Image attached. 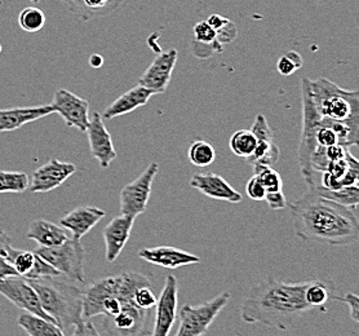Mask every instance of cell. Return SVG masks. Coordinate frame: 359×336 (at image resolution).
I'll return each instance as SVG.
<instances>
[{
  "instance_id": "1",
  "label": "cell",
  "mask_w": 359,
  "mask_h": 336,
  "mask_svg": "<svg viewBox=\"0 0 359 336\" xmlns=\"http://www.w3.org/2000/svg\"><path fill=\"white\" fill-rule=\"evenodd\" d=\"M296 236L302 241L351 246L359 238L358 219L349 207L319 197L308 189L290 205Z\"/></svg>"
},
{
  "instance_id": "2",
  "label": "cell",
  "mask_w": 359,
  "mask_h": 336,
  "mask_svg": "<svg viewBox=\"0 0 359 336\" xmlns=\"http://www.w3.org/2000/svg\"><path fill=\"white\" fill-rule=\"evenodd\" d=\"M308 283L309 279L283 282L274 277L255 283L241 305V318L287 331L311 311L304 297Z\"/></svg>"
},
{
  "instance_id": "3",
  "label": "cell",
  "mask_w": 359,
  "mask_h": 336,
  "mask_svg": "<svg viewBox=\"0 0 359 336\" xmlns=\"http://www.w3.org/2000/svg\"><path fill=\"white\" fill-rule=\"evenodd\" d=\"M142 286H153V283L149 276L139 271H127L92 282L83 290V320L97 316L114 317L123 304L133 300L136 290Z\"/></svg>"
},
{
  "instance_id": "4",
  "label": "cell",
  "mask_w": 359,
  "mask_h": 336,
  "mask_svg": "<svg viewBox=\"0 0 359 336\" xmlns=\"http://www.w3.org/2000/svg\"><path fill=\"white\" fill-rule=\"evenodd\" d=\"M39 296L43 311L62 330L83 321V290L65 277L27 279Z\"/></svg>"
},
{
  "instance_id": "5",
  "label": "cell",
  "mask_w": 359,
  "mask_h": 336,
  "mask_svg": "<svg viewBox=\"0 0 359 336\" xmlns=\"http://www.w3.org/2000/svg\"><path fill=\"white\" fill-rule=\"evenodd\" d=\"M311 95L320 118L359 126V92L344 90L336 83L319 78L311 81Z\"/></svg>"
},
{
  "instance_id": "6",
  "label": "cell",
  "mask_w": 359,
  "mask_h": 336,
  "mask_svg": "<svg viewBox=\"0 0 359 336\" xmlns=\"http://www.w3.org/2000/svg\"><path fill=\"white\" fill-rule=\"evenodd\" d=\"M302 128L300 145L297 149V162L304 180L309 188L318 187V173L311 168V159L317 148L314 130L318 123L319 115L314 107L311 95V79L302 78Z\"/></svg>"
},
{
  "instance_id": "7",
  "label": "cell",
  "mask_w": 359,
  "mask_h": 336,
  "mask_svg": "<svg viewBox=\"0 0 359 336\" xmlns=\"http://www.w3.org/2000/svg\"><path fill=\"white\" fill-rule=\"evenodd\" d=\"M35 254L39 255L49 262L56 271L74 282H84V248L81 241L69 238L62 245L55 247L35 248Z\"/></svg>"
},
{
  "instance_id": "8",
  "label": "cell",
  "mask_w": 359,
  "mask_h": 336,
  "mask_svg": "<svg viewBox=\"0 0 359 336\" xmlns=\"http://www.w3.org/2000/svg\"><path fill=\"white\" fill-rule=\"evenodd\" d=\"M231 299L230 293H222L212 300L199 305H184L180 309V326L175 336H204L220 311Z\"/></svg>"
},
{
  "instance_id": "9",
  "label": "cell",
  "mask_w": 359,
  "mask_h": 336,
  "mask_svg": "<svg viewBox=\"0 0 359 336\" xmlns=\"http://www.w3.org/2000/svg\"><path fill=\"white\" fill-rule=\"evenodd\" d=\"M150 311L140 308L135 300L123 304L122 309L114 317L104 318L102 328L107 336H150Z\"/></svg>"
},
{
  "instance_id": "10",
  "label": "cell",
  "mask_w": 359,
  "mask_h": 336,
  "mask_svg": "<svg viewBox=\"0 0 359 336\" xmlns=\"http://www.w3.org/2000/svg\"><path fill=\"white\" fill-rule=\"evenodd\" d=\"M159 173V164L154 163L147 166V170L140 175L136 180L127 184L121 191V213L137 217L140 215L145 213L149 199L151 196L153 182L156 175Z\"/></svg>"
},
{
  "instance_id": "11",
  "label": "cell",
  "mask_w": 359,
  "mask_h": 336,
  "mask_svg": "<svg viewBox=\"0 0 359 336\" xmlns=\"http://www.w3.org/2000/svg\"><path fill=\"white\" fill-rule=\"evenodd\" d=\"M0 295L8 299L18 309H22L24 311L56 323L46 311H43L39 296L25 277L12 276L8 278L0 279Z\"/></svg>"
},
{
  "instance_id": "12",
  "label": "cell",
  "mask_w": 359,
  "mask_h": 336,
  "mask_svg": "<svg viewBox=\"0 0 359 336\" xmlns=\"http://www.w3.org/2000/svg\"><path fill=\"white\" fill-rule=\"evenodd\" d=\"M179 282L173 274H167L159 299L156 300V317L150 336H168L177 318Z\"/></svg>"
},
{
  "instance_id": "13",
  "label": "cell",
  "mask_w": 359,
  "mask_h": 336,
  "mask_svg": "<svg viewBox=\"0 0 359 336\" xmlns=\"http://www.w3.org/2000/svg\"><path fill=\"white\" fill-rule=\"evenodd\" d=\"M49 105L53 107L55 114L65 121L66 126L86 132L90 123V102L87 100L65 88H60L55 92Z\"/></svg>"
},
{
  "instance_id": "14",
  "label": "cell",
  "mask_w": 359,
  "mask_h": 336,
  "mask_svg": "<svg viewBox=\"0 0 359 336\" xmlns=\"http://www.w3.org/2000/svg\"><path fill=\"white\" fill-rule=\"evenodd\" d=\"M177 58L179 52L176 50L164 51L159 53L145 70V73L141 75L140 86L151 90L154 95L163 93L171 83Z\"/></svg>"
},
{
  "instance_id": "15",
  "label": "cell",
  "mask_w": 359,
  "mask_h": 336,
  "mask_svg": "<svg viewBox=\"0 0 359 336\" xmlns=\"http://www.w3.org/2000/svg\"><path fill=\"white\" fill-rule=\"evenodd\" d=\"M86 133L90 142V154L95 159H97L101 168H107L116 159L118 154L115 152L111 135L107 131L102 116L97 112L90 115Z\"/></svg>"
},
{
  "instance_id": "16",
  "label": "cell",
  "mask_w": 359,
  "mask_h": 336,
  "mask_svg": "<svg viewBox=\"0 0 359 336\" xmlns=\"http://www.w3.org/2000/svg\"><path fill=\"white\" fill-rule=\"evenodd\" d=\"M75 173H76L75 164L61 162L53 158L34 171L33 177L29 185V191L48 193L50 190L61 187Z\"/></svg>"
},
{
  "instance_id": "17",
  "label": "cell",
  "mask_w": 359,
  "mask_h": 336,
  "mask_svg": "<svg viewBox=\"0 0 359 336\" xmlns=\"http://www.w3.org/2000/svg\"><path fill=\"white\" fill-rule=\"evenodd\" d=\"M189 184L204 197L225 201L229 203H241L243 201V196L217 173H196L191 176Z\"/></svg>"
},
{
  "instance_id": "18",
  "label": "cell",
  "mask_w": 359,
  "mask_h": 336,
  "mask_svg": "<svg viewBox=\"0 0 359 336\" xmlns=\"http://www.w3.org/2000/svg\"><path fill=\"white\" fill-rule=\"evenodd\" d=\"M137 255L140 259L156 267H162L164 269H177L181 267H188L201 262L199 256L190 254L188 251H184L177 247H147L141 248Z\"/></svg>"
},
{
  "instance_id": "19",
  "label": "cell",
  "mask_w": 359,
  "mask_h": 336,
  "mask_svg": "<svg viewBox=\"0 0 359 336\" xmlns=\"http://www.w3.org/2000/svg\"><path fill=\"white\" fill-rule=\"evenodd\" d=\"M135 217L127 215H119L111 219L104 229V241H105V256L109 262H114L119 255L122 254L123 248L127 245L131 237V231L135 224Z\"/></svg>"
},
{
  "instance_id": "20",
  "label": "cell",
  "mask_w": 359,
  "mask_h": 336,
  "mask_svg": "<svg viewBox=\"0 0 359 336\" xmlns=\"http://www.w3.org/2000/svg\"><path fill=\"white\" fill-rule=\"evenodd\" d=\"M107 216V213L93 206H81L66 213L60 220V225L73 234L74 239L81 241L88 231Z\"/></svg>"
},
{
  "instance_id": "21",
  "label": "cell",
  "mask_w": 359,
  "mask_h": 336,
  "mask_svg": "<svg viewBox=\"0 0 359 336\" xmlns=\"http://www.w3.org/2000/svg\"><path fill=\"white\" fill-rule=\"evenodd\" d=\"M55 114L50 105L0 109V132H13L48 115Z\"/></svg>"
},
{
  "instance_id": "22",
  "label": "cell",
  "mask_w": 359,
  "mask_h": 336,
  "mask_svg": "<svg viewBox=\"0 0 359 336\" xmlns=\"http://www.w3.org/2000/svg\"><path fill=\"white\" fill-rule=\"evenodd\" d=\"M153 96H154V93L151 90L137 84L136 87L124 92L122 96H119L118 99L115 100L114 102H111L104 110L101 116H102V119H113L116 116L130 114L136 109L145 107L149 102V100L151 99Z\"/></svg>"
},
{
  "instance_id": "23",
  "label": "cell",
  "mask_w": 359,
  "mask_h": 336,
  "mask_svg": "<svg viewBox=\"0 0 359 336\" xmlns=\"http://www.w3.org/2000/svg\"><path fill=\"white\" fill-rule=\"evenodd\" d=\"M65 4L74 15L82 18L83 21H90L97 17L111 15L119 8L124 0H60Z\"/></svg>"
},
{
  "instance_id": "24",
  "label": "cell",
  "mask_w": 359,
  "mask_h": 336,
  "mask_svg": "<svg viewBox=\"0 0 359 336\" xmlns=\"http://www.w3.org/2000/svg\"><path fill=\"white\" fill-rule=\"evenodd\" d=\"M26 237L35 241L39 247L60 246L70 238L61 225H56L43 219L30 224Z\"/></svg>"
},
{
  "instance_id": "25",
  "label": "cell",
  "mask_w": 359,
  "mask_h": 336,
  "mask_svg": "<svg viewBox=\"0 0 359 336\" xmlns=\"http://www.w3.org/2000/svg\"><path fill=\"white\" fill-rule=\"evenodd\" d=\"M17 323L29 336H65L64 330L56 323L27 311L18 316Z\"/></svg>"
},
{
  "instance_id": "26",
  "label": "cell",
  "mask_w": 359,
  "mask_h": 336,
  "mask_svg": "<svg viewBox=\"0 0 359 336\" xmlns=\"http://www.w3.org/2000/svg\"><path fill=\"white\" fill-rule=\"evenodd\" d=\"M332 283L323 279H309V283L305 288V302L311 309L327 311L326 304L332 299Z\"/></svg>"
},
{
  "instance_id": "27",
  "label": "cell",
  "mask_w": 359,
  "mask_h": 336,
  "mask_svg": "<svg viewBox=\"0 0 359 336\" xmlns=\"http://www.w3.org/2000/svg\"><path fill=\"white\" fill-rule=\"evenodd\" d=\"M309 189H311L316 194H318L319 197L325 198V199H328V201H332V202L345 206V207H349L351 210H355L357 206H358V185L343 187V188L335 189V190L322 188L320 185Z\"/></svg>"
},
{
  "instance_id": "28",
  "label": "cell",
  "mask_w": 359,
  "mask_h": 336,
  "mask_svg": "<svg viewBox=\"0 0 359 336\" xmlns=\"http://www.w3.org/2000/svg\"><path fill=\"white\" fill-rule=\"evenodd\" d=\"M256 149L252 156L247 158L250 164H265V166H276L279 161L280 150L274 142V136L271 137H259Z\"/></svg>"
},
{
  "instance_id": "29",
  "label": "cell",
  "mask_w": 359,
  "mask_h": 336,
  "mask_svg": "<svg viewBox=\"0 0 359 336\" xmlns=\"http://www.w3.org/2000/svg\"><path fill=\"white\" fill-rule=\"evenodd\" d=\"M1 255L6 257V260L13 267L17 274L21 277H26L27 273L33 268L34 259H35L34 253L17 250L15 247H12V245H9L4 248Z\"/></svg>"
},
{
  "instance_id": "30",
  "label": "cell",
  "mask_w": 359,
  "mask_h": 336,
  "mask_svg": "<svg viewBox=\"0 0 359 336\" xmlns=\"http://www.w3.org/2000/svg\"><path fill=\"white\" fill-rule=\"evenodd\" d=\"M257 140L255 137L251 130H239L234 132L229 141L230 150L241 158H250L252 156L255 149H256Z\"/></svg>"
},
{
  "instance_id": "31",
  "label": "cell",
  "mask_w": 359,
  "mask_h": 336,
  "mask_svg": "<svg viewBox=\"0 0 359 336\" xmlns=\"http://www.w3.org/2000/svg\"><path fill=\"white\" fill-rule=\"evenodd\" d=\"M189 161L196 167L211 166L216 159V152L208 141L196 140L193 141L189 148Z\"/></svg>"
},
{
  "instance_id": "32",
  "label": "cell",
  "mask_w": 359,
  "mask_h": 336,
  "mask_svg": "<svg viewBox=\"0 0 359 336\" xmlns=\"http://www.w3.org/2000/svg\"><path fill=\"white\" fill-rule=\"evenodd\" d=\"M46 15L41 8L26 7L18 16V26L26 33L34 34L41 32L46 25Z\"/></svg>"
},
{
  "instance_id": "33",
  "label": "cell",
  "mask_w": 359,
  "mask_h": 336,
  "mask_svg": "<svg viewBox=\"0 0 359 336\" xmlns=\"http://www.w3.org/2000/svg\"><path fill=\"white\" fill-rule=\"evenodd\" d=\"M30 185L29 176L25 173L0 171V194L24 193Z\"/></svg>"
},
{
  "instance_id": "34",
  "label": "cell",
  "mask_w": 359,
  "mask_h": 336,
  "mask_svg": "<svg viewBox=\"0 0 359 336\" xmlns=\"http://www.w3.org/2000/svg\"><path fill=\"white\" fill-rule=\"evenodd\" d=\"M253 175L259 177L266 191L283 190V180L273 167L265 164H253Z\"/></svg>"
},
{
  "instance_id": "35",
  "label": "cell",
  "mask_w": 359,
  "mask_h": 336,
  "mask_svg": "<svg viewBox=\"0 0 359 336\" xmlns=\"http://www.w3.org/2000/svg\"><path fill=\"white\" fill-rule=\"evenodd\" d=\"M35 254V253H34ZM61 274L58 273L49 262H46L39 255L35 254L34 259L33 268L32 271L27 273L25 277L26 279H41L49 278V277H60Z\"/></svg>"
},
{
  "instance_id": "36",
  "label": "cell",
  "mask_w": 359,
  "mask_h": 336,
  "mask_svg": "<svg viewBox=\"0 0 359 336\" xmlns=\"http://www.w3.org/2000/svg\"><path fill=\"white\" fill-rule=\"evenodd\" d=\"M302 62H304V60H302L300 53H297L294 51H290V52H287L286 55H283L282 58L278 60V72L283 76L292 75L296 70L302 69Z\"/></svg>"
},
{
  "instance_id": "37",
  "label": "cell",
  "mask_w": 359,
  "mask_h": 336,
  "mask_svg": "<svg viewBox=\"0 0 359 336\" xmlns=\"http://www.w3.org/2000/svg\"><path fill=\"white\" fill-rule=\"evenodd\" d=\"M135 303L139 305L140 308L145 309V311H151L153 308H156V297L153 286H142L136 290L135 295H133Z\"/></svg>"
},
{
  "instance_id": "38",
  "label": "cell",
  "mask_w": 359,
  "mask_h": 336,
  "mask_svg": "<svg viewBox=\"0 0 359 336\" xmlns=\"http://www.w3.org/2000/svg\"><path fill=\"white\" fill-rule=\"evenodd\" d=\"M245 191L248 198H251L252 201H264L266 196V189L262 185V181L259 180V177L255 175L247 182Z\"/></svg>"
},
{
  "instance_id": "39",
  "label": "cell",
  "mask_w": 359,
  "mask_h": 336,
  "mask_svg": "<svg viewBox=\"0 0 359 336\" xmlns=\"http://www.w3.org/2000/svg\"><path fill=\"white\" fill-rule=\"evenodd\" d=\"M332 300H337L341 303L346 304L349 307L351 311V320L354 322L359 321V297L353 294V293H348L346 295L344 296H334L332 295Z\"/></svg>"
},
{
  "instance_id": "40",
  "label": "cell",
  "mask_w": 359,
  "mask_h": 336,
  "mask_svg": "<svg viewBox=\"0 0 359 336\" xmlns=\"http://www.w3.org/2000/svg\"><path fill=\"white\" fill-rule=\"evenodd\" d=\"M238 32L237 26L234 25L230 20L225 25L221 27L220 30L216 32V36H217V41H220L221 44H228L231 43L237 38Z\"/></svg>"
},
{
  "instance_id": "41",
  "label": "cell",
  "mask_w": 359,
  "mask_h": 336,
  "mask_svg": "<svg viewBox=\"0 0 359 336\" xmlns=\"http://www.w3.org/2000/svg\"><path fill=\"white\" fill-rule=\"evenodd\" d=\"M351 154L348 147H343V145H339V144L325 148V156H326L328 163L340 161V159H345L346 156H349Z\"/></svg>"
},
{
  "instance_id": "42",
  "label": "cell",
  "mask_w": 359,
  "mask_h": 336,
  "mask_svg": "<svg viewBox=\"0 0 359 336\" xmlns=\"http://www.w3.org/2000/svg\"><path fill=\"white\" fill-rule=\"evenodd\" d=\"M268 202L271 210H285L287 207V199L283 194V190H278V191H266L265 199Z\"/></svg>"
},
{
  "instance_id": "43",
  "label": "cell",
  "mask_w": 359,
  "mask_h": 336,
  "mask_svg": "<svg viewBox=\"0 0 359 336\" xmlns=\"http://www.w3.org/2000/svg\"><path fill=\"white\" fill-rule=\"evenodd\" d=\"M73 336H102L95 328V325L90 320H83L79 322L75 330H74Z\"/></svg>"
},
{
  "instance_id": "44",
  "label": "cell",
  "mask_w": 359,
  "mask_h": 336,
  "mask_svg": "<svg viewBox=\"0 0 359 336\" xmlns=\"http://www.w3.org/2000/svg\"><path fill=\"white\" fill-rule=\"evenodd\" d=\"M12 276H18L13 267L9 264L6 257L0 254V279L8 278Z\"/></svg>"
},
{
  "instance_id": "45",
  "label": "cell",
  "mask_w": 359,
  "mask_h": 336,
  "mask_svg": "<svg viewBox=\"0 0 359 336\" xmlns=\"http://www.w3.org/2000/svg\"><path fill=\"white\" fill-rule=\"evenodd\" d=\"M11 243H12L11 237H9L8 234H7L4 230L0 229V254H1V253L4 251V248L9 246Z\"/></svg>"
},
{
  "instance_id": "46",
  "label": "cell",
  "mask_w": 359,
  "mask_h": 336,
  "mask_svg": "<svg viewBox=\"0 0 359 336\" xmlns=\"http://www.w3.org/2000/svg\"><path fill=\"white\" fill-rule=\"evenodd\" d=\"M90 65L92 67H95V69L101 67V66L104 65V58L101 55H97V53L92 55L90 58Z\"/></svg>"
},
{
  "instance_id": "47",
  "label": "cell",
  "mask_w": 359,
  "mask_h": 336,
  "mask_svg": "<svg viewBox=\"0 0 359 336\" xmlns=\"http://www.w3.org/2000/svg\"><path fill=\"white\" fill-rule=\"evenodd\" d=\"M30 1H33V3H39L41 0H30Z\"/></svg>"
},
{
  "instance_id": "48",
  "label": "cell",
  "mask_w": 359,
  "mask_h": 336,
  "mask_svg": "<svg viewBox=\"0 0 359 336\" xmlns=\"http://www.w3.org/2000/svg\"><path fill=\"white\" fill-rule=\"evenodd\" d=\"M1 50H3V47H1V43H0V53H1Z\"/></svg>"
}]
</instances>
